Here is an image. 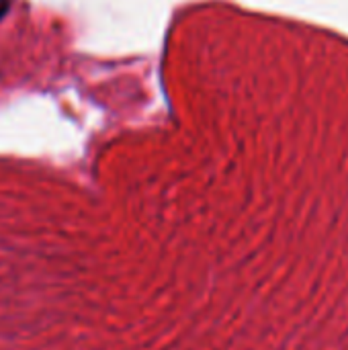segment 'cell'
<instances>
[{
	"instance_id": "6da1fadb",
	"label": "cell",
	"mask_w": 348,
	"mask_h": 350,
	"mask_svg": "<svg viewBox=\"0 0 348 350\" xmlns=\"http://www.w3.org/2000/svg\"><path fill=\"white\" fill-rule=\"evenodd\" d=\"M8 8H10V0H0V18L8 12Z\"/></svg>"
}]
</instances>
